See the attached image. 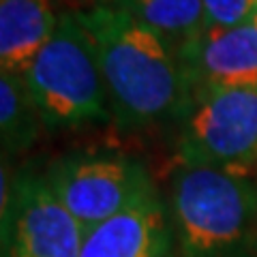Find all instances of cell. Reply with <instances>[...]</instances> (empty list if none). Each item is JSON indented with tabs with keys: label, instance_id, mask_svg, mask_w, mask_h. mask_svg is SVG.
Here are the masks:
<instances>
[{
	"label": "cell",
	"instance_id": "1",
	"mask_svg": "<svg viewBox=\"0 0 257 257\" xmlns=\"http://www.w3.org/2000/svg\"><path fill=\"white\" fill-rule=\"evenodd\" d=\"M75 15L96 50L111 120L126 131L178 122L193 99L178 50L109 5L96 3Z\"/></svg>",
	"mask_w": 257,
	"mask_h": 257
},
{
	"label": "cell",
	"instance_id": "2",
	"mask_svg": "<svg viewBox=\"0 0 257 257\" xmlns=\"http://www.w3.org/2000/svg\"><path fill=\"white\" fill-rule=\"evenodd\" d=\"M167 206L176 257H257V178L176 165Z\"/></svg>",
	"mask_w": 257,
	"mask_h": 257
},
{
	"label": "cell",
	"instance_id": "3",
	"mask_svg": "<svg viewBox=\"0 0 257 257\" xmlns=\"http://www.w3.org/2000/svg\"><path fill=\"white\" fill-rule=\"evenodd\" d=\"M22 77L47 131L111 120L96 50L75 11L60 15L54 37Z\"/></svg>",
	"mask_w": 257,
	"mask_h": 257
},
{
	"label": "cell",
	"instance_id": "4",
	"mask_svg": "<svg viewBox=\"0 0 257 257\" xmlns=\"http://www.w3.org/2000/svg\"><path fill=\"white\" fill-rule=\"evenodd\" d=\"M176 165L257 170V88L195 94L176 122Z\"/></svg>",
	"mask_w": 257,
	"mask_h": 257
},
{
	"label": "cell",
	"instance_id": "5",
	"mask_svg": "<svg viewBox=\"0 0 257 257\" xmlns=\"http://www.w3.org/2000/svg\"><path fill=\"white\" fill-rule=\"evenodd\" d=\"M3 257H79L86 229L54 195L43 172L24 167L0 174Z\"/></svg>",
	"mask_w": 257,
	"mask_h": 257
},
{
	"label": "cell",
	"instance_id": "6",
	"mask_svg": "<svg viewBox=\"0 0 257 257\" xmlns=\"http://www.w3.org/2000/svg\"><path fill=\"white\" fill-rule=\"evenodd\" d=\"M43 176L62 206L92 229L142 202L157 187L148 167L122 152H71L54 159Z\"/></svg>",
	"mask_w": 257,
	"mask_h": 257
},
{
	"label": "cell",
	"instance_id": "7",
	"mask_svg": "<svg viewBox=\"0 0 257 257\" xmlns=\"http://www.w3.org/2000/svg\"><path fill=\"white\" fill-rule=\"evenodd\" d=\"M178 56L193 96L227 88H257V15L231 28L202 30L180 47Z\"/></svg>",
	"mask_w": 257,
	"mask_h": 257
},
{
	"label": "cell",
	"instance_id": "8",
	"mask_svg": "<svg viewBox=\"0 0 257 257\" xmlns=\"http://www.w3.org/2000/svg\"><path fill=\"white\" fill-rule=\"evenodd\" d=\"M79 257H176L167 199L159 189L86 231Z\"/></svg>",
	"mask_w": 257,
	"mask_h": 257
},
{
	"label": "cell",
	"instance_id": "9",
	"mask_svg": "<svg viewBox=\"0 0 257 257\" xmlns=\"http://www.w3.org/2000/svg\"><path fill=\"white\" fill-rule=\"evenodd\" d=\"M54 0H0V71L24 75L58 28Z\"/></svg>",
	"mask_w": 257,
	"mask_h": 257
},
{
	"label": "cell",
	"instance_id": "10",
	"mask_svg": "<svg viewBox=\"0 0 257 257\" xmlns=\"http://www.w3.org/2000/svg\"><path fill=\"white\" fill-rule=\"evenodd\" d=\"M128 13L144 26L167 39L176 50L204 28L202 0H99Z\"/></svg>",
	"mask_w": 257,
	"mask_h": 257
},
{
	"label": "cell",
	"instance_id": "11",
	"mask_svg": "<svg viewBox=\"0 0 257 257\" xmlns=\"http://www.w3.org/2000/svg\"><path fill=\"white\" fill-rule=\"evenodd\" d=\"M41 114L22 75L0 71V140L3 159L24 155L43 131Z\"/></svg>",
	"mask_w": 257,
	"mask_h": 257
},
{
	"label": "cell",
	"instance_id": "12",
	"mask_svg": "<svg viewBox=\"0 0 257 257\" xmlns=\"http://www.w3.org/2000/svg\"><path fill=\"white\" fill-rule=\"evenodd\" d=\"M204 28H231L257 15V0H202Z\"/></svg>",
	"mask_w": 257,
	"mask_h": 257
},
{
	"label": "cell",
	"instance_id": "13",
	"mask_svg": "<svg viewBox=\"0 0 257 257\" xmlns=\"http://www.w3.org/2000/svg\"><path fill=\"white\" fill-rule=\"evenodd\" d=\"M255 172H257V170H255ZM255 178H257V176H255Z\"/></svg>",
	"mask_w": 257,
	"mask_h": 257
}]
</instances>
